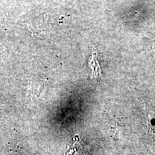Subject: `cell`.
Listing matches in <instances>:
<instances>
[{
	"mask_svg": "<svg viewBox=\"0 0 155 155\" xmlns=\"http://www.w3.org/2000/svg\"><path fill=\"white\" fill-rule=\"evenodd\" d=\"M96 55H93L91 60L89 61V66L91 68V78H96L101 75V71L100 66L98 65V61L96 60Z\"/></svg>",
	"mask_w": 155,
	"mask_h": 155,
	"instance_id": "6da1fadb",
	"label": "cell"
}]
</instances>
